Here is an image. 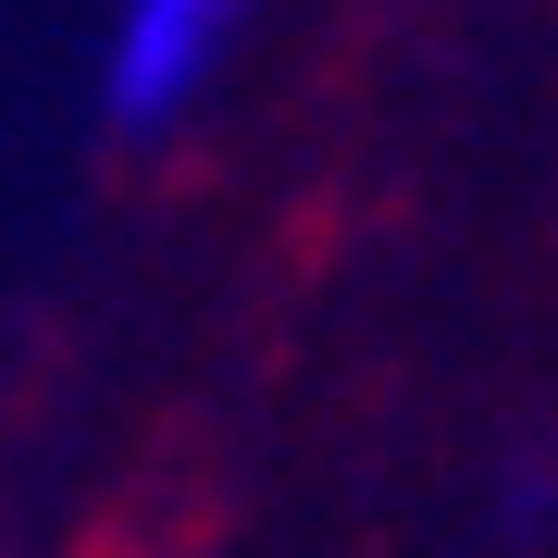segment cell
Masks as SVG:
<instances>
[{
	"instance_id": "cell-1",
	"label": "cell",
	"mask_w": 558,
	"mask_h": 558,
	"mask_svg": "<svg viewBox=\"0 0 558 558\" xmlns=\"http://www.w3.org/2000/svg\"><path fill=\"white\" fill-rule=\"evenodd\" d=\"M236 25H248V0H124L112 13V112L124 124H174L211 87Z\"/></svg>"
}]
</instances>
